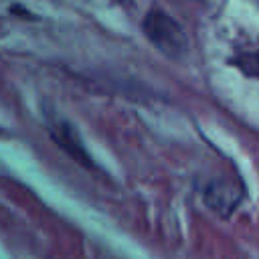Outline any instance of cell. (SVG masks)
I'll return each instance as SVG.
<instances>
[{
  "label": "cell",
  "mask_w": 259,
  "mask_h": 259,
  "mask_svg": "<svg viewBox=\"0 0 259 259\" xmlns=\"http://www.w3.org/2000/svg\"><path fill=\"white\" fill-rule=\"evenodd\" d=\"M239 200V194L237 190L231 188L229 182H214L208 186V192H206V202L212 206V208H219V210H231Z\"/></svg>",
  "instance_id": "2"
},
{
  "label": "cell",
  "mask_w": 259,
  "mask_h": 259,
  "mask_svg": "<svg viewBox=\"0 0 259 259\" xmlns=\"http://www.w3.org/2000/svg\"><path fill=\"white\" fill-rule=\"evenodd\" d=\"M257 2H259V0H257Z\"/></svg>",
  "instance_id": "4"
},
{
  "label": "cell",
  "mask_w": 259,
  "mask_h": 259,
  "mask_svg": "<svg viewBox=\"0 0 259 259\" xmlns=\"http://www.w3.org/2000/svg\"><path fill=\"white\" fill-rule=\"evenodd\" d=\"M144 32L160 53L172 59L184 55L188 49V40L182 26L164 10H150L146 14Z\"/></svg>",
  "instance_id": "1"
},
{
  "label": "cell",
  "mask_w": 259,
  "mask_h": 259,
  "mask_svg": "<svg viewBox=\"0 0 259 259\" xmlns=\"http://www.w3.org/2000/svg\"><path fill=\"white\" fill-rule=\"evenodd\" d=\"M51 134H53V138H55L71 156H77V158L83 156V154H81V148H79V144H77V140H75V136H73V130H71L67 123H55V125L51 127Z\"/></svg>",
  "instance_id": "3"
}]
</instances>
